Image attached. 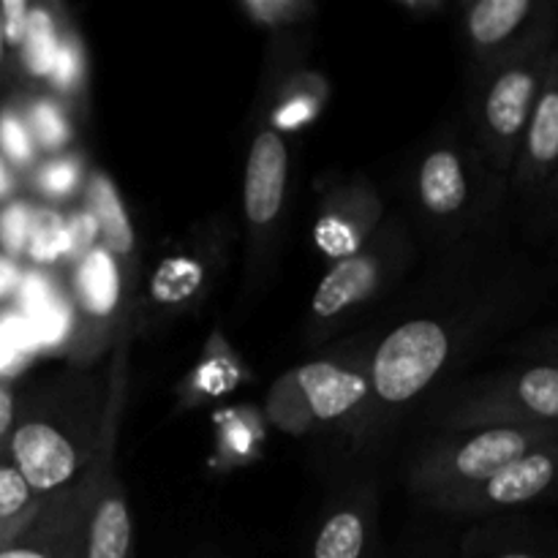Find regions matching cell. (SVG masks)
I'll return each mask as SVG.
<instances>
[{
  "label": "cell",
  "instance_id": "cell-5",
  "mask_svg": "<svg viewBox=\"0 0 558 558\" xmlns=\"http://www.w3.org/2000/svg\"><path fill=\"white\" fill-rule=\"evenodd\" d=\"M298 385L314 417L336 420L357 407L368 392L360 374L343 371L332 363H311L298 371Z\"/></svg>",
  "mask_w": 558,
  "mask_h": 558
},
{
  "label": "cell",
  "instance_id": "cell-13",
  "mask_svg": "<svg viewBox=\"0 0 558 558\" xmlns=\"http://www.w3.org/2000/svg\"><path fill=\"white\" fill-rule=\"evenodd\" d=\"M76 294L90 316H109L120 300V272L107 248H93L76 270Z\"/></svg>",
  "mask_w": 558,
  "mask_h": 558
},
{
  "label": "cell",
  "instance_id": "cell-27",
  "mask_svg": "<svg viewBox=\"0 0 558 558\" xmlns=\"http://www.w3.org/2000/svg\"><path fill=\"white\" fill-rule=\"evenodd\" d=\"M80 76H82L80 47H76L74 41H63L60 44L58 63H54L49 82H52L58 90H74L76 82H80Z\"/></svg>",
  "mask_w": 558,
  "mask_h": 558
},
{
  "label": "cell",
  "instance_id": "cell-11",
  "mask_svg": "<svg viewBox=\"0 0 558 558\" xmlns=\"http://www.w3.org/2000/svg\"><path fill=\"white\" fill-rule=\"evenodd\" d=\"M556 477L554 458L545 452L521 458L488 480V496L496 505H521L543 494Z\"/></svg>",
  "mask_w": 558,
  "mask_h": 558
},
{
  "label": "cell",
  "instance_id": "cell-34",
  "mask_svg": "<svg viewBox=\"0 0 558 558\" xmlns=\"http://www.w3.org/2000/svg\"><path fill=\"white\" fill-rule=\"evenodd\" d=\"M14 189H16L14 167H11V163L3 158V153H0V202L9 205L11 196H14Z\"/></svg>",
  "mask_w": 558,
  "mask_h": 558
},
{
  "label": "cell",
  "instance_id": "cell-19",
  "mask_svg": "<svg viewBox=\"0 0 558 558\" xmlns=\"http://www.w3.org/2000/svg\"><path fill=\"white\" fill-rule=\"evenodd\" d=\"M0 153L14 169H27L36 161V140L27 125V118H22L14 107H5L0 112Z\"/></svg>",
  "mask_w": 558,
  "mask_h": 558
},
{
  "label": "cell",
  "instance_id": "cell-22",
  "mask_svg": "<svg viewBox=\"0 0 558 558\" xmlns=\"http://www.w3.org/2000/svg\"><path fill=\"white\" fill-rule=\"evenodd\" d=\"M27 125L33 131V140L38 147L54 153L71 140V129L65 114L60 112V107H54L52 101H33V107L27 109Z\"/></svg>",
  "mask_w": 558,
  "mask_h": 558
},
{
  "label": "cell",
  "instance_id": "cell-18",
  "mask_svg": "<svg viewBox=\"0 0 558 558\" xmlns=\"http://www.w3.org/2000/svg\"><path fill=\"white\" fill-rule=\"evenodd\" d=\"M199 283L202 267L194 259H183V256L167 259L161 262V267L153 276V298L167 305L183 303L199 289Z\"/></svg>",
  "mask_w": 558,
  "mask_h": 558
},
{
  "label": "cell",
  "instance_id": "cell-23",
  "mask_svg": "<svg viewBox=\"0 0 558 558\" xmlns=\"http://www.w3.org/2000/svg\"><path fill=\"white\" fill-rule=\"evenodd\" d=\"M33 216H36V210L22 199H11L9 205H3V210H0V251L3 254L14 256V259L27 254Z\"/></svg>",
  "mask_w": 558,
  "mask_h": 558
},
{
  "label": "cell",
  "instance_id": "cell-4",
  "mask_svg": "<svg viewBox=\"0 0 558 558\" xmlns=\"http://www.w3.org/2000/svg\"><path fill=\"white\" fill-rule=\"evenodd\" d=\"M287 163V145L276 131L256 136L245 167V213L254 223H270L281 210Z\"/></svg>",
  "mask_w": 558,
  "mask_h": 558
},
{
  "label": "cell",
  "instance_id": "cell-33",
  "mask_svg": "<svg viewBox=\"0 0 558 558\" xmlns=\"http://www.w3.org/2000/svg\"><path fill=\"white\" fill-rule=\"evenodd\" d=\"M38 505H41V501H38ZM38 505H36V510L31 512V515H25V518H20V521H9V523H0V550H5L9 548L11 543H14L16 537H20L22 532H25L27 529V523L33 521V518H36V512H38Z\"/></svg>",
  "mask_w": 558,
  "mask_h": 558
},
{
  "label": "cell",
  "instance_id": "cell-28",
  "mask_svg": "<svg viewBox=\"0 0 558 558\" xmlns=\"http://www.w3.org/2000/svg\"><path fill=\"white\" fill-rule=\"evenodd\" d=\"M31 9L25 0H3L0 3V16H3V33L5 44L14 49H22V41H25L27 33V20H31Z\"/></svg>",
  "mask_w": 558,
  "mask_h": 558
},
{
  "label": "cell",
  "instance_id": "cell-26",
  "mask_svg": "<svg viewBox=\"0 0 558 558\" xmlns=\"http://www.w3.org/2000/svg\"><path fill=\"white\" fill-rule=\"evenodd\" d=\"M76 180H80V169H76L74 158H52L44 163L36 174V185L44 196L49 199H63L74 191Z\"/></svg>",
  "mask_w": 558,
  "mask_h": 558
},
{
  "label": "cell",
  "instance_id": "cell-3",
  "mask_svg": "<svg viewBox=\"0 0 558 558\" xmlns=\"http://www.w3.org/2000/svg\"><path fill=\"white\" fill-rule=\"evenodd\" d=\"M87 529L80 515L69 510V499H49L38 505L36 518L0 558H85Z\"/></svg>",
  "mask_w": 558,
  "mask_h": 558
},
{
  "label": "cell",
  "instance_id": "cell-8",
  "mask_svg": "<svg viewBox=\"0 0 558 558\" xmlns=\"http://www.w3.org/2000/svg\"><path fill=\"white\" fill-rule=\"evenodd\" d=\"M131 556V512L123 496L107 494L98 501L87 523L85 558H129Z\"/></svg>",
  "mask_w": 558,
  "mask_h": 558
},
{
  "label": "cell",
  "instance_id": "cell-10",
  "mask_svg": "<svg viewBox=\"0 0 558 558\" xmlns=\"http://www.w3.org/2000/svg\"><path fill=\"white\" fill-rule=\"evenodd\" d=\"M534 96V76L529 71H507L490 87L488 104H485V114L496 134L512 136L523 129L526 123L529 107H532Z\"/></svg>",
  "mask_w": 558,
  "mask_h": 558
},
{
  "label": "cell",
  "instance_id": "cell-30",
  "mask_svg": "<svg viewBox=\"0 0 558 558\" xmlns=\"http://www.w3.org/2000/svg\"><path fill=\"white\" fill-rule=\"evenodd\" d=\"M248 11L254 16H259L262 22L278 25V22H287L289 16L300 14V11H303V5L292 3V0H251Z\"/></svg>",
  "mask_w": 558,
  "mask_h": 558
},
{
  "label": "cell",
  "instance_id": "cell-32",
  "mask_svg": "<svg viewBox=\"0 0 558 558\" xmlns=\"http://www.w3.org/2000/svg\"><path fill=\"white\" fill-rule=\"evenodd\" d=\"M14 420H16V407H14V392L9 385L0 381V463H3L5 452H11V436H14Z\"/></svg>",
  "mask_w": 558,
  "mask_h": 558
},
{
  "label": "cell",
  "instance_id": "cell-14",
  "mask_svg": "<svg viewBox=\"0 0 558 558\" xmlns=\"http://www.w3.org/2000/svg\"><path fill=\"white\" fill-rule=\"evenodd\" d=\"M60 44H63V38L58 36L52 11L47 5H33L25 41H22V63H25L27 74L49 80L54 63H58Z\"/></svg>",
  "mask_w": 558,
  "mask_h": 558
},
{
  "label": "cell",
  "instance_id": "cell-17",
  "mask_svg": "<svg viewBox=\"0 0 558 558\" xmlns=\"http://www.w3.org/2000/svg\"><path fill=\"white\" fill-rule=\"evenodd\" d=\"M365 545V526L354 512H338L322 526L314 558H360Z\"/></svg>",
  "mask_w": 558,
  "mask_h": 558
},
{
  "label": "cell",
  "instance_id": "cell-2",
  "mask_svg": "<svg viewBox=\"0 0 558 558\" xmlns=\"http://www.w3.org/2000/svg\"><path fill=\"white\" fill-rule=\"evenodd\" d=\"M9 458L38 496L69 485L80 469L74 441L47 420H25L16 425Z\"/></svg>",
  "mask_w": 558,
  "mask_h": 558
},
{
  "label": "cell",
  "instance_id": "cell-6",
  "mask_svg": "<svg viewBox=\"0 0 558 558\" xmlns=\"http://www.w3.org/2000/svg\"><path fill=\"white\" fill-rule=\"evenodd\" d=\"M529 439L521 430L496 428L474 436L458 450L456 469L469 480H490L510 463L526 458Z\"/></svg>",
  "mask_w": 558,
  "mask_h": 558
},
{
  "label": "cell",
  "instance_id": "cell-35",
  "mask_svg": "<svg viewBox=\"0 0 558 558\" xmlns=\"http://www.w3.org/2000/svg\"><path fill=\"white\" fill-rule=\"evenodd\" d=\"M3 49H5V33H3V16H0V63H3Z\"/></svg>",
  "mask_w": 558,
  "mask_h": 558
},
{
  "label": "cell",
  "instance_id": "cell-29",
  "mask_svg": "<svg viewBox=\"0 0 558 558\" xmlns=\"http://www.w3.org/2000/svg\"><path fill=\"white\" fill-rule=\"evenodd\" d=\"M98 234V223L93 218V213H80L69 221V238H71V256L76 259H85L93 251V240Z\"/></svg>",
  "mask_w": 558,
  "mask_h": 558
},
{
  "label": "cell",
  "instance_id": "cell-21",
  "mask_svg": "<svg viewBox=\"0 0 558 558\" xmlns=\"http://www.w3.org/2000/svg\"><path fill=\"white\" fill-rule=\"evenodd\" d=\"M38 505V494L27 485L14 463H0V523L20 521Z\"/></svg>",
  "mask_w": 558,
  "mask_h": 558
},
{
  "label": "cell",
  "instance_id": "cell-25",
  "mask_svg": "<svg viewBox=\"0 0 558 558\" xmlns=\"http://www.w3.org/2000/svg\"><path fill=\"white\" fill-rule=\"evenodd\" d=\"M33 349H36V338L25 316H0V374L16 368Z\"/></svg>",
  "mask_w": 558,
  "mask_h": 558
},
{
  "label": "cell",
  "instance_id": "cell-1",
  "mask_svg": "<svg viewBox=\"0 0 558 558\" xmlns=\"http://www.w3.org/2000/svg\"><path fill=\"white\" fill-rule=\"evenodd\" d=\"M447 354H450V338L436 322H407L390 332L376 352V392L390 403L409 401L439 374Z\"/></svg>",
  "mask_w": 558,
  "mask_h": 558
},
{
  "label": "cell",
  "instance_id": "cell-7",
  "mask_svg": "<svg viewBox=\"0 0 558 558\" xmlns=\"http://www.w3.org/2000/svg\"><path fill=\"white\" fill-rule=\"evenodd\" d=\"M87 202L98 223V234L104 238V248L114 256H129L134 248V229L118 189L104 172H93L87 180Z\"/></svg>",
  "mask_w": 558,
  "mask_h": 558
},
{
  "label": "cell",
  "instance_id": "cell-20",
  "mask_svg": "<svg viewBox=\"0 0 558 558\" xmlns=\"http://www.w3.org/2000/svg\"><path fill=\"white\" fill-rule=\"evenodd\" d=\"M529 150L539 163H550L558 158V90H548L537 104L532 131H529Z\"/></svg>",
  "mask_w": 558,
  "mask_h": 558
},
{
  "label": "cell",
  "instance_id": "cell-24",
  "mask_svg": "<svg viewBox=\"0 0 558 558\" xmlns=\"http://www.w3.org/2000/svg\"><path fill=\"white\" fill-rule=\"evenodd\" d=\"M521 401L543 417H558V368H532L523 374Z\"/></svg>",
  "mask_w": 558,
  "mask_h": 558
},
{
  "label": "cell",
  "instance_id": "cell-15",
  "mask_svg": "<svg viewBox=\"0 0 558 558\" xmlns=\"http://www.w3.org/2000/svg\"><path fill=\"white\" fill-rule=\"evenodd\" d=\"M529 11H532L529 0H483L472 9L469 31L474 41L499 44L526 20Z\"/></svg>",
  "mask_w": 558,
  "mask_h": 558
},
{
  "label": "cell",
  "instance_id": "cell-31",
  "mask_svg": "<svg viewBox=\"0 0 558 558\" xmlns=\"http://www.w3.org/2000/svg\"><path fill=\"white\" fill-rule=\"evenodd\" d=\"M22 281H25V272H22L20 259L0 251V305L11 303L20 294Z\"/></svg>",
  "mask_w": 558,
  "mask_h": 558
},
{
  "label": "cell",
  "instance_id": "cell-16",
  "mask_svg": "<svg viewBox=\"0 0 558 558\" xmlns=\"http://www.w3.org/2000/svg\"><path fill=\"white\" fill-rule=\"evenodd\" d=\"M71 256V238L69 223L58 216L54 210H36L33 216L31 240H27V259L33 265H54L60 256Z\"/></svg>",
  "mask_w": 558,
  "mask_h": 558
},
{
  "label": "cell",
  "instance_id": "cell-9",
  "mask_svg": "<svg viewBox=\"0 0 558 558\" xmlns=\"http://www.w3.org/2000/svg\"><path fill=\"white\" fill-rule=\"evenodd\" d=\"M376 283V265L363 256L354 259H343L341 265L332 267L319 283L314 298V311L319 316H336L341 314L347 305L357 303L365 294L374 289Z\"/></svg>",
  "mask_w": 558,
  "mask_h": 558
},
{
  "label": "cell",
  "instance_id": "cell-36",
  "mask_svg": "<svg viewBox=\"0 0 558 558\" xmlns=\"http://www.w3.org/2000/svg\"><path fill=\"white\" fill-rule=\"evenodd\" d=\"M501 558H532V556H526V554H507V556H501Z\"/></svg>",
  "mask_w": 558,
  "mask_h": 558
},
{
  "label": "cell",
  "instance_id": "cell-12",
  "mask_svg": "<svg viewBox=\"0 0 558 558\" xmlns=\"http://www.w3.org/2000/svg\"><path fill=\"white\" fill-rule=\"evenodd\" d=\"M420 194H423L425 207L436 216H450L461 210L466 202V178H463L456 153L439 150L428 156L420 172Z\"/></svg>",
  "mask_w": 558,
  "mask_h": 558
}]
</instances>
